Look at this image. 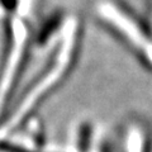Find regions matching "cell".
Returning a JSON list of instances; mask_svg holds the SVG:
<instances>
[{"instance_id": "obj_1", "label": "cell", "mask_w": 152, "mask_h": 152, "mask_svg": "<svg viewBox=\"0 0 152 152\" xmlns=\"http://www.w3.org/2000/svg\"><path fill=\"white\" fill-rule=\"evenodd\" d=\"M0 5H1V0H0Z\"/></svg>"}]
</instances>
